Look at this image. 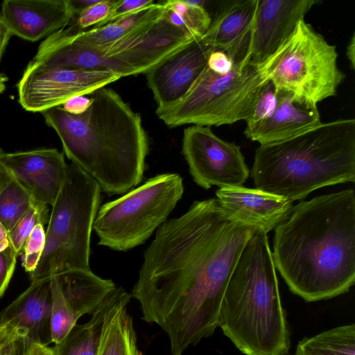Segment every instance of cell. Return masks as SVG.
Listing matches in <instances>:
<instances>
[{
  "instance_id": "obj_28",
  "label": "cell",
  "mask_w": 355,
  "mask_h": 355,
  "mask_svg": "<svg viewBox=\"0 0 355 355\" xmlns=\"http://www.w3.org/2000/svg\"><path fill=\"white\" fill-rule=\"evenodd\" d=\"M48 205L35 202L33 206L17 222L8 233L10 245L17 256L21 255L24 245L34 227L39 223L45 225L49 219Z\"/></svg>"
},
{
  "instance_id": "obj_15",
  "label": "cell",
  "mask_w": 355,
  "mask_h": 355,
  "mask_svg": "<svg viewBox=\"0 0 355 355\" xmlns=\"http://www.w3.org/2000/svg\"><path fill=\"white\" fill-rule=\"evenodd\" d=\"M200 40V39H199ZM197 40L163 18L144 33L97 49L105 57L146 73L165 58Z\"/></svg>"
},
{
  "instance_id": "obj_44",
  "label": "cell",
  "mask_w": 355,
  "mask_h": 355,
  "mask_svg": "<svg viewBox=\"0 0 355 355\" xmlns=\"http://www.w3.org/2000/svg\"><path fill=\"white\" fill-rule=\"evenodd\" d=\"M3 151L0 148V162H1V157H2V155L3 154Z\"/></svg>"
},
{
  "instance_id": "obj_38",
  "label": "cell",
  "mask_w": 355,
  "mask_h": 355,
  "mask_svg": "<svg viewBox=\"0 0 355 355\" xmlns=\"http://www.w3.org/2000/svg\"><path fill=\"white\" fill-rule=\"evenodd\" d=\"M13 36L0 13V60L11 37Z\"/></svg>"
},
{
  "instance_id": "obj_35",
  "label": "cell",
  "mask_w": 355,
  "mask_h": 355,
  "mask_svg": "<svg viewBox=\"0 0 355 355\" xmlns=\"http://www.w3.org/2000/svg\"><path fill=\"white\" fill-rule=\"evenodd\" d=\"M92 102V98L86 95L78 96L66 101L62 107L69 114L80 115L84 114L89 108Z\"/></svg>"
},
{
  "instance_id": "obj_40",
  "label": "cell",
  "mask_w": 355,
  "mask_h": 355,
  "mask_svg": "<svg viewBox=\"0 0 355 355\" xmlns=\"http://www.w3.org/2000/svg\"><path fill=\"white\" fill-rule=\"evenodd\" d=\"M9 245L8 233L5 227L0 223V251L3 250Z\"/></svg>"
},
{
  "instance_id": "obj_30",
  "label": "cell",
  "mask_w": 355,
  "mask_h": 355,
  "mask_svg": "<svg viewBox=\"0 0 355 355\" xmlns=\"http://www.w3.org/2000/svg\"><path fill=\"white\" fill-rule=\"evenodd\" d=\"M277 104V95L273 84L268 81L261 89L251 116L245 121L246 127L268 119Z\"/></svg>"
},
{
  "instance_id": "obj_12",
  "label": "cell",
  "mask_w": 355,
  "mask_h": 355,
  "mask_svg": "<svg viewBox=\"0 0 355 355\" xmlns=\"http://www.w3.org/2000/svg\"><path fill=\"white\" fill-rule=\"evenodd\" d=\"M215 50L202 38L175 51L146 72L157 109H164L180 100L190 89L207 66Z\"/></svg>"
},
{
  "instance_id": "obj_13",
  "label": "cell",
  "mask_w": 355,
  "mask_h": 355,
  "mask_svg": "<svg viewBox=\"0 0 355 355\" xmlns=\"http://www.w3.org/2000/svg\"><path fill=\"white\" fill-rule=\"evenodd\" d=\"M318 1L257 0L248 54L261 66L292 35L299 21Z\"/></svg>"
},
{
  "instance_id": "obj_26",
  "label": "cell",
  "mask_w": 355,
  "mask_h": 355,
  "mask_svg": "<svg viewBox=\"0 0 355 355\" xmlns=\"http://www.w3.org/2000/svg\"><path fill=\"white\" fill-rule=\"evenodd\" d=\"M35 202L28 191L0 162V223L8 233Z\"/></svg>"
},
{
  "instance_id": "obj_17",
  "label": "cell",
  "mask_w": 355,
  "mask_h": 355,
  "mask_svg": "<svg viewBox=\"0 0 355 355\" xmlns=\"http://www.w3.org/2000/svg\"><path fill=\"white\" fill-rule=\"evenodd\" d=\"M1 15L12 35L37 42L75 19L71 0H5Z\"/></svg>"
},
{
  "instance_id": "obj_41",
  "label": "cell",
  "mask_w": 355,
  "mask_h": 355,
  "mask_svg": "<svg viewBox=\"0 0 355 355\" xmlns=\"http://www.w3.org/2000/svg\"><path fill=\"white\" fill-rule=\"evenodd\" d=\"M35 355H55L53 347L36 343Z\"/></svg>"
},
{
  "instance_id": "obj_9",
  "label": "cell",
  "mask_w": 355,
  "mask_h": 355,
  "mask_svg": "<svg viewBox=\"0 0 355 355\" xmlns=\"http://www.w3.org/2000/svg\"><path fill=\"white\" fill-rule=\"evenodd\" d=\"M183 193L182 177L167 173L105 203L93 225L98 244L125 252L144 243L167 220Z\"/></svg>"
},
{
  "instance_id": "obj_5",
  "label": "cell",
  "mask_w": 355,
  "mask_h": 355,
  "mask_svg": "<svg viewBox=\"0 0 355 355\" xmlns=\"http://www.w3.org/2000/svg\"><path fill=\"white\" fill-rule=\"evenodd\" d=\"M224 335L245 355H287L290 332L267 233L255 228L227 284L220 311Z\"/></svg>"
},
{
  "instance_id": "obj_7",
  "label": "cell",
  "mask_w": 355,
  "mask_h": 355,
  "mask_svg": "<svg viewBox=\"0 0 355 355\" xmlns=\"http://www.w3.org/2000/svg\"><path fill=\"white\" fill-rule=\"evenodd\" d=\"M338 55L336 46L303 19L259 67L276 93L291 94L300 104L315 108L320 102L336 96L345 78L338 66Z\"/></svg>"
},
{
  "instance_id": "obj_36",
  "label": "cell",
  "mask_w": 355,
  "mask_h": 355,
  "mask_svg": "<svg viewBox=\"0 0 355 355\" xmlns=\"http://www.w3.org/2000/svg\"><path fill=\"white\" fill-rule=\"evenodd\" d=\"M17 331L6 327L0 336V355H15V339Z\"/></svg>"
},
{
  "instance_id": "obj_19",
  "label": "cell",
  "mask_w": 355,
  "mask_h": 355,
  "mask_svg": "<svg viewBox=\"0 0 355 355\" xmlns=\"http://www.w3.org/2000/svg\"><path fill=\"white\" fill-rule=\"evenodd\" d=\"M51 278L31 282L30 286L0 313V324L47 346L51 329Z\"/></svg>"
},
{
  "instance_id": "obj_29",
  "label": "cell",
  "mask_w": 355,
  "mask_h": 355,
  "mask_svg": "<svg viewBox=\"0 0 355 355\" xmlns=\"http://www.w3.org/2000/svg\"><path fill=\"white\" fill-rule=\"evenodd\" d=\"M46 242L44 225L37 224L28 237L21 252V265L30 275L37 268Z\"/></svg>"
},
{
  "instance_id": "obj_2",
  "label": "cell",
  "mask_w": 355,
  "mask_h": 355,
  "mask_svg": "<svg viewBox=\"0 0 355 355\" xmlns=\"http://www.w3.org/2000/svg\"><path fill=\"white\" fill-rule=\"evenodd\" d=\"M272 254L290 291L306 302L347 293L355 282L354 190L293 206L275 230Z\"/></svg>"
},
{
  "instance_id": "obj_21",
  "label": "cell",
  "mask_w": 355,
  "mask_h": 355,
  "mask_svg": "<svg viewBox=\"0 0 355 355\" xmlns=\"http://www.w3.org/2000/svg\"><path fill=\"white\" fill-rule=\"evenodd\" d=\"M276 108L268 119L246 127L244 134L260 145L284 141L321 123L318 107L297 102L286 92H277Z\"/></svg>"
},
{
  "instance_id": "obj_1",
  "label": "cell",
  "mask_w": 355,
  "mask_h": 355,
  "mask_svg": "<svg viewBox=\"0 0 355 355\" xmlns=\"http://www.w3.org/2000/svg\"><path fill=\"white\" fill-rule=\"evenodd\" d=\"M255 228L232 219L213 198L195 201L157 230L131 296L142 319L168 335L172 355L219 327L227 284Z\"/></svg>"
},
{
  "instance_id": "obj_18",
  "label": "cell",
  "mask_w": 355,
  "mask_h": 355,
  "mask_svg": "<svg viewBox=\"0 0 355 355\" xmlns=\"http://www.w3.org/2000/svg\"><path fill=\"white\" fill-rule=\"evenodd\" d=\"M216 196L229 217L266 233L282 223L293 207V202L283 197L243 186L220 188Z\"/></svg>"
},
{
  "instance_id": "obj_37",
  "label": "cell",
  "mask_w": 355,
  "mask_h": 355,
  "mask_svg": "<svg viewBox=\"0 0 355 355\" xmlns=\"http://www.w3.org/2000/svg\"><path fill=\"white\" fill-rule=\"evenodd\" d=\"M36 343L26 336L17 334L15 339V355H35Z\"/></svg>"
},
{
  "instance_id": "obj_24",
  "label": "cell",
  "mask_w": 355,
  "mask_h": 355,
  "mask_svg": "<svg viewBox=\"0 0 355 355\" xmlns=\"http://www.w3.org/2000/svg\"><path fill=\"white\" fill-rule=\"evenodd\" d=\"M130 298L123 300L108 315L97 355H143L137 347L132 317L127 312Z\"/></svg>"
},
{
  "instance_id": "obj_10",
  "label": "cell",
  "mask_w": 355,
  "mask_h": 355,
  "mask_svg": "<svg viewBox=\"0 0 355 355\" xmlns=\"http://www.w3.org/2000/svg\"><path fill=\"white\" fill-rule=\"evenodd\" d=\"M123 78L108 70H85L27 64L17 83L18 103L29 112L62 106Z\"/></svg>"
},
{
  "instance_id": "obj_42",
  "label": "cell",
  "mask_w": 355,
  "mask_h": 355,
  "mask_svg": "<svg viewBox=\"0 0 355 355\" xmlns=\"http://www.w3.org/2000/svg\"><path fill=\"white\" fill-rule=\"evenodd\" d=\"M8 78L3 73H0V95L4 92L6 87V82Z\"/></svg>"
},
{
  "instance_id": "obj_14",
  "label": "cell",
  "mask_w": 355,
  "mask_h": 355,
  "mask_svg": "<svg viewBox=\"0 0 355 355\" xmlns=\"http://www.w3.org/2000/svg\"><path fill=\"white\" fill-rule=\"evenodd\" d=\"M1 162L35 202L54 204L67 175L63 153L45 148L3 153Z\"/></svg>"
},
{
  "instance_id": "obj_8",
  "label": "cell",
  "mask_w": 355,
  "mask_h": 355,
  "mask_svg": "<svg viewBox=\"0 0 355 355\" xmlns=\"http://www.w3.org/2000/svg\"><path fill=\"white\" fill-rule=\"evenodd\" d=\"M268 81L259 66L250 62L234 64L225 75L206 66L184 96L167 107L156 109V114L170 128L220 126L246 121Z\"/></svg>"
},
{
  "instance_id": "obj_11",
  "label": "cell",
  "mask_w": 355,
  "mask_h": 355,
  "mask_svg": "<svg viewBox=\"0 0 355 355\" xmlns=\"http://www.w3.org/2000/svg\"><path fill=\"white\" fill-rule=\"evenodd\" d=\"M182 153L194 182L205 189L242 187L250 175L240 146L220 139L210 127L185 128Z\"/></svg>"
},
{
  "instance_id": "obj_27",
  "label": "cell",
  "mask_w": 355,
  "mask_h": 355,
  "mask_svg": "<svg viewBox=\"0 0 355 355\" xmlns=\"http://www.w3.org/2000/svg\"><path fill=\"white\" fill-rule=\"evenodd\" d=\"M205 3V1H166L163 19L196 40L201 39L211 22Z\"/></svg>"
},
{
  "instance_id": "obj_31",
  "label": "cell",
  "mask_w": 355,
  "mask_h": 355,
  "mask_svg": "<svg viewBox=\"0 0 355 355\" xmlns=\"http://www.w3.org/2000/svg\"><path fill=\"white\" fill-rule=\"evenodd\" d=\"M116 0H98L83 10L75 19L74 26L79 30L101 26L109 17Z\"/></svg>"
},
{
  "instance_id": "obj_39",
  "label": "cell",
  "mask_w": 355,
  "mask_h": 355,
  "mask_svg": "<svg viewBox=\"0 0 355 355\" xmlns=\"http://www.w3.org/2000/svg\"><path fill=\"white\" fill-rule=\"evenodd\" d=\"M346 55L350 63L351 68L355 69V33L352 34V36L348 43Z\"/></svg>"
},
{
  "instance_id": "obj_33",
  "label": "cell",
  "mask_w": 355,
  "mask_h": 355,
  "mask_svg": "<svg viewBox=\"0 0 355 355\" xmlns=\"http://www.w3.org/2000/svg\"><path fill=\"white\" fill-rule=\"evenodd\" d=\"M17 257L10 245L0 251V298L6 291L12 278Z\"/></svg>"
},
{
  "instance_id": "obj_20",
  "label": "cell",
  "mask_w": 355,
  "mask_h": 355,
  "mask_svg": "<svg viewBox=\"0 0 355 355\" xmlns=\"http://www.w3.org/2000/svg\"><path fill=\"white\" fill-rule=\"evenodd\" d=\"M257 0L225 1L202 39L225 52L233 64L248 62Z\"/></svg>"
},
{
  "instance_id": "obj_3",
  "label": "cell",
  "mask_w": 355,
  "mask_h": 355,
  "mask_svg": "<svg viewBox=\"0 0 355 355\" xmlns=\"http://www.w3.org/2000/svg\"><path fill=\"white\" fill-rule=\"evenodd\" d=\"M89 97L92 102L84 114H69L62 106L41 114L71 162L107 194L125 193L143 179L148 140L141 118L110 88H100Z\"/></svg>"
},
{
  "instance_id": "obj_4",
  "label": "cell",
  "mask_w": 355,
  "mask_h": 355,
  "mask_svg": "<svg viewBox=\"0 0 355 355\" xmlns=\"http://www.w3.org/2000/svg\"><path fill=\"white\" fill-rule=\"evenodd\" d=\"M257 189L291 202L319 188L355 180V119L321 123L255 150Z\"/></svg>"
},
{
  "instance_id": "obj_34",
  "label": "cell",
  "mask_w": 355,
  "mask_h": 355,
  "mask_svg": "<svg viewBox=\"0 0 355 355\" xmlns=\"http://www.w3.org/2000/svg\"><path fill=\"white\" fill-rule=\"evenodd\" d=\"M207 66L217 74L225 75L231 71L234 64L225 52L214 50L208 58Z\"/></svg>"
},
{
  "instance_id": "obj_43",
  "label": "cell",
  "mask_w": 355,
  "mask_h": 355,
  "mask_svg": "<svg viewBox=\"0 0 355 355\" xmlns=\"http://www.w3.org/2000/svg\"><path fill=\"white\" fill-rule=\"evenodd\" d=\"M6 329V327L0 324V336L3 333Z\"/></svg>"
},
{
  "instance_id": "obj_32",
  "label": "cell",
  "mask_w": 355,
  "mask_h": 355,
  "mask_svg": "<svg viewBox=\"0 0 355 355\" xmlns=\"http://www.w3.org/2000/svg\"><path fill=\"white\" fill-rule=\"evenodd\" d=\"M155 3L153 0H116L109 17L102 25L131 16Z\"/></svg>"
},
{
  "instance_id": "obj_6",
  "label": "cell",
  "mask_w": 355,
  "mask_h": 355,
  "mask_svg": "<svg viewBox=\"0 0 355 355\" xmlns=\"http://www.w3.org/2000/svg\"><path fill=\"white\" fill-rule=\"evenodd\" d=\"M101 191L91 175L73 162L68 164L64 182L51 206L42 257L29 275L31 282L90 269L91 235Z\"/></svg>"
},
{
  "instance_id": "obj_23",
  "label": "cell",
  "mask_w": 355,
  "mask_h": 355,
  "mask_svg": "<svg viewBox=\"0 0 355 355\" xmlns=\"http://www.w3.org/2000/svg\"><path fill=\"white\" fill-rule=\"evenodd\" d=\"M158 20L157 13L150 7L128 17L80 31L77 40L90 47L100 49L123 37L140 34Z\"/></svg>"
},
{
  "instance_id": "obj_16",
  "label": "cell",
  "mask_w": 355,
  "mask_h": 355,
  "mask_svg": "<svg viewBox=\"0 0 355 355\" xmlns=\"http://www.w3.org/2000/svg\"><path fill=\"white\" fill-rule=\"evenodd\" d=\"M81 30L74 24L62 28L45 38L28 62L29 65L85 70H108L123 78L135 75L127 64L105 57L98 49L77 40Z\"/></svg>"
},
{
  "instance_id": "obj_25",
  "label": "cell",
  "mask_w": 355,
  "mask_h": 355,
  "mask_svg": "<svg viewBox=\"0 0 355 355\" xmlns=\"http://www.w3.org/2000/svg\"><path fill=\"white\" fill-rule=\"evenodd\" d=\"M293 355H355V324L322 331L298 342Z\"/></svg>"
},
{
  "instance_id": "obj_22",
  "label": "cell",
  "mask_w": 355,
  "mask_h": 355,
  "mask_svg": "<svg viewBox=\"0 0 355 355\" xmlns=\"http://www.w3.org/2000/svg\"><path fill=\"white\" fill-rule=\"evenodd\" d=\"M121 287H116L92 314L89 320L76 324L53 347L55 355H97L105 320L110 313L123 300L130 297Z\"/></svg>"
}]
</instances>
